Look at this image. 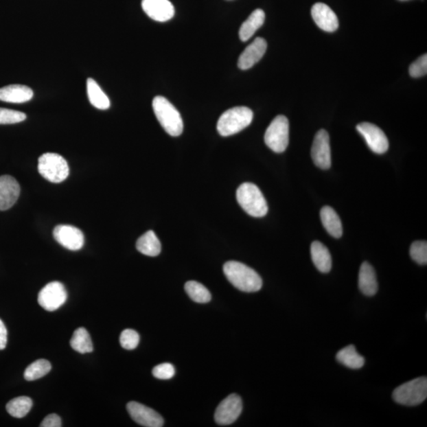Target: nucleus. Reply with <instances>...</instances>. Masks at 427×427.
I'll return each instance as SVG.
<instances>
[{
    "instance_id": "nucleus-37",
    "label": "nucleus",
    "mask_w": 427,
    "mask_h": 427,
    "mask_svg": "<svg viewBox=\"0 0 427 427\" xmlns=\"http://www.w3.org/2000/svg\"><path fill=\"white\" fill-rule=\"evenodd\" d=\"M400 1H407V0H400Z\"/></svg>"
},
{
    "instance_id": "nucleus-3",
    "label": "nucleus",
    "mask_w": 427,
    "mask_h": 427,
    "mask_svg": "<svg viewBox=\"0 0 427 427\" xmlns=\"http://www.w3.org/2000/svg\"><path fill=\"white\" fill-rule=\"evenodd\" d=\"M253 119L251 109L239 106L228 109L218 119L217 130L222 137H227L240 132L249 126Z\"/></svg>"
},
{
    "instance_id": "nucleus-12",
    "label": "nucleus",
    "mask_w": 427,
    "mask_h": 427,
    "mask_svg": "<svg viewBox=\"0 0 427 427\" xmlns=\"http://www.w3.org/2000/svg\"><path fill=\"white\" fill-rule=\"evenodd\" d=\"M54 237L62 247L71 250V251H78L84 246V234L80 229L73 226L59 225L56 227L54 231Z\"/></svg>"
},
{
    "instance_id": "nucleus-27",
    "label": "nucleus",
    "mask_w": 427,
    "mask_h": 427,
    "mask_svg": "<svg viewBox=\"0 0 427 427\" xmlns=\"http://www.w3.org/2000/svg\"><path fill=\"white\" fill-rule=\"evenodd\" d=\"M33 401L27 397H19L10 401L7 404L8 413L14 418H23L32 408Z\"/></svg>"
},
{
    "instance_id": "nucleus-18",
    "label": "nucleus",
    "mask_w": 427,
    "mask_h": 427,
    "mask_svg": "<svg viewBox=\"0 0 427 427\" xmlns=\"http://www.w3.org/2000/svg\"><path fill=\"white\" fill-rule=\"evenodd\" d=\"M34 97V91L24 85H9L0 88V101L9 103H25Z\"/></svg>"
},
{
    "instance_id": "nucleus-2",
    "label": "nucleus",
    "mask_w": 427,
    "mask_h": 427,
    "mask_svg": "<svg viewBox=\"0 0 427 427\" xmlns=\"http://www.w3.org/2000/svg\"><path fill=\"white\" fill-rule=\"evenodd\" d=\"M152 106L161 127L171 137H179L183 132L184 124L178 109L164 97L154 98Z\"/></svg>"
},
{
    "instance_id": "nucleus-9",
    "label": "nucleus",
    "mask_w": 427,
    "mask_h": 427,
    "mask_svg": "<svg viewBox=\"0 0 427 427\" xmlns=\"http://www.w3.org/2000/svg\"><path fill=\"white\" fill-rule=\"evenodd\" d=\"M357 131L365 139L373 152L382 154L387 152L389 143L382 130L371 123L364 122L357 125Z\"/></svg>"
},
{
    "instance_id": "nucleus-1",
    "label": "nucleus",
    "mask_w": 427,
    "mask_h": 427,
    "mask_svg": "<svg viewBox=\"0 0 427 427\" xmlns=\"http://www.w3.org/2000/svg\"><path fill=\"white\" fill-rule=\"evenodd\" d=\"M223 272L230 283L244 292H257L262 288L263 281L256 270L238 262H228Z\"/></svg>"
},
{
    "instance_id": "nucleus-31",
    "label": "nucleus",
    "mask_w": 427,
    "mask_h": 427,
    "mask_svg": "<svg viewBox=\"0 0 427 427\" xmlns=\"http://www.w3.org/2000/svg\"><path fill=\"white\" fill-rule=\"evenodd\" d=\"M27 119L24 113L0 108V124H13L23 122Z\"/></svg>"
},
{
    "instance_id": "nucleus-17",
    "label": "nucleus",
    "mask_w": 427,
    "mask_h": 427,
    "mask_svg": "<svg viewBox=\"0 0 427 427\" xmlns=\"http://www.w3.org/2000/svg\"><path fill=\"white\" fill-rule=\"evenodd\" d=\"M311 14L317 27L322 30L332 33L338 29L337 15L327 5L323 3H315L312 8Z\"/></svg>"
},
{
    "instance_id": "nucleus-8",
    "label": "nucleus",
    "mask_w": 427,
    "mask_h": 427,
    "mask_svg": "<svg viewBox=\"0 0 427 427\" xmlns=\"http://www.w3.org/2000/svg\"><path fill=\"white\" fill-rule=\"evenodd\" d=\"M67 293L65 286L60 282H51L41 289L38 303L47 311H55L66 303Z\"/></svg>"
},
{
    "instance_id": "nucleus-32",
    "label": "nucleus",
    "mask_w": 427,
    "mask_h": 427,
    "mask_svg": "<svg viewBox=\"0 0 427 427\" xmlns=\"http://www.w3.org/2000/svg\"><path fill=\"white\" fill-rule=\"evenodd\" d=\"M119 343L126 350H133L137 348L139 343V335L133 330H125L119 337Z\"/></svg>"
},
{
    "instance_id": "nucleus-4",
    "label": "nucleus",
    "mask_w": 427,
    "mask_h": 427,
    "mask_svg": "<svg viewBox=\"0 0 427 427\" xmlns=\"http://www.w3.org/2000/svg\"><path fill=\"white\" fill-rule=\"evenodd\" d=\"M237 200L239 205L248 215L255 218L267 215V201L256 185L248 182L242 184L237 190Z\"/></svg>"
},
{
    "instance_id": "nucleus-29",
    "label": "nucleus",
    "mask_w": 427,
    "mask_h": 427,
    "mask_svg": "<svg viewBox=\"0 0 427 427\" xmlns=\"http://www.w3.org/2000/svg\"><path fill=\"white\" fill-rule=\"evenodd\" d=\"M51 369V363L45 359H38L31 363L30 366L25 369L24 373V378L27 381H35L39 378H43L48 374Z\"/></svg>"
},
{
    "instance_id": "nucleus-36",
    "label": "nucleus",
    "mask_w": 427,
    "mask_h": 427,
    "mask_svg": "<svg viewBox=\"0 0 427 427\" xmlns=\"http://www.w3.org/2000/svg\"><path fill=\"white\" fill-rule=\"evenodd\" d=\"M8 343V330L4 323L0 319V350H3Z\"/></svg>"
},
{
    "instance_id": "nucleus-6",
    "label": "nucleus",
    "mask_w": 427,
    "mask_h": 427,
    "mask_svg": "<svg viewBox=\"0 0 427 427\" xmlns=\"http://www.w3.org/2000/svg\"><path fill=\"white\" fill-rule=\"evenodd\" d=\"M39 174L53 183H60L69 175V166L61 155L46 153L38 159Z\"/></svg>"
},
{
    "instance_id": "nucleus-34",
    "label": "nucleus",
    "mask_w": 427,
    "mask_h": 427,
    "mask_svg": "<svg viewBox=\"0 0 427 427\" xmlns=\"http://www.w3.org/2000/svg\"><path fill=\"white\" fill-rule=\"evenodd\" d=\"M154 377L161 380L173 378L175 375V369L170 363H163L153 369Z\"/></svg>"
},
{
    "instance_id": "nucleus-16",
    "label": "nucleus",
    "mask_w": 427,
    "mask_h": 427,
    "mask_svg": "<svg viewBox=\"0 0 427 427\" xmlns=\"http://www.w3.org/2000/svg\"><path fill=\"white\" fill-rule=\"evenodd\" d=\"M267 41L262 38H257L246 49L238 59V67L242 70L251 69L266 53Z\"/></svg>"
},
{
    "instance_id": "nucleus-23",
    "label": "nucleus",
    "mask_w": 427,
    "mask_h": 427,
    "mask_svg": "<svg viewBox=\"0 0 427 427\" xmlns=\"http://www.w3.org/2000/svg\"><path fill=\"white\" fill-rule=\"evenodd\" d=\"M137 249L146 256L154 257L160 254L161 244L154 232L149 231L138 239Z\"/></svg>"
},
{
    "instance_id": "nucleus-21",
    "label": "nucleus",
    "mask_w": 427,
    "mask_h": 427,
    "mask_svg": "<svg viewBox=\"0 0 427 427\" xmlns=\"http://www.w3.org/2000/svg\"><path fill=\"white\" fill-rule=\"evenodd\" d=\"M321 220L323 227L327 233L335 238H341L343 235V226L340 216L332 207L325 206L321 211Z\"/></svg>"
},
{
    "instance_id": "nucleus-28",
    "label": "nucleus",
    "mask_w": 427,
    "mask_h": 427,
    "mask_svg": "<svg viewBox=\"0 0 427 427\" xmlns=\"http://www.w3.org/2000/svg\"><path fill=\"white\" fill-rule=\"evenodd\" d=\"M187 295L197 303H207L211 299V295L205 286L196 281H189L185 286Z\"/></svg>"
},
{
    "instance_id": "nucleus-15",
    "label": "nucleus",
    "mask_w": 427,
    "mask_h": 427,
    "mask_svg": "<svg viewBox=\"0 0 427 427\" xmlns=\"http://www.w3.org/2000/svg\"><path fill=\"white\" fill-rule=\"evenodd\" d=\"M20 185L13 176H0V211H7L17 202L20 195Z\"/></svg>"
},
{
    "instance_id": "nucleus-33",
    "label": "nucleus",
    "mask_w": 427,
    "mask_h": 427,
    "mask_svg": "<svg viewBox=\"0 0 427 427\" xmlns=\"http://www.w3.org/2000/svg\"><path fill=\"white\" fill-rule=\"evenodd\" d=\"M427 73V55L421 56L409 67V74L413 78H420Z\"/></svg>"
},
{
    "instance_id": "nucleus-19",
    "label": "nucleus",
    "mask_w": 427,
    "mask_h": 427,
    "mask_svg": "<svg viewBox=\"0 0 427 427\" xmlns=\"http://www.w3.org/2000/svg\"><path fill=\"white\" fill-rule=\"evenodd\" d=\"M358 286L363 295L371 297L377 294L378 284L377 275L371 264L364 262L358 275Z\"/></svg>"
},
{
    "instance_id": "nucleus-22",
    "label": "nucleus",
    "mask_w": 427,
    "mask_h": 427,
    "mask_svg": "<svg viewBox=\"0 0 427 427\" xmlns=\"http://www.w3.org/2000/svg\"><path fill=\"white\" fill-rule=\"evenodd\" d=\"M264 21L265 13L264 10L262 9L255 10L242 25L240 30H239V38L242 41H247L251 38L254 34L262 27Z\"/></svg>"
},
{
    "instance_id": "nucleus-10",
    "label": "nucleus",
    "mask_w": 427,
    "mask_h": 427,
    "mask_svg": "<svg viewBox=\"0 0 427 427\" xmlns=\"http://www.w3.org/2000/svg\"><path fill=\"white\" fill-rule=\"evenodd\" d=\"M312 161L317 168L329 170L331 168V148L329 133L321 129L315 135L311 149Z\"/></svg>"
},
{
    "instance_id": "nucleus-5",
    "label": "nucleus",
    "mask_w": 427,
    "mask_h": 427,
    "mask_svg": "<svg viewBox=\"0 0 427 427\" xmlns=\"http://www.w3.org/2000/svg\"><path fill=\"white\" fill-rule=\"evenodd\" d=\"M427 397V379L426 377L415 378L400 385L394 390L393 398L395 402L405 406L419 405Z\"/></svg>"
},
{
    "instance_id": "nucleus-7",
    "label": "nucleus",
    "mask_w": 427,
    "mask_h": 427,
    "mask_svg": "<svg viewBox=\"0 0 427 427\" xmlns=\"http://www.w3.org/2000/svg\"><path fill=\"white\" fill-rule=\"evenodd\" d=\"M264 142L275 153H283L289 144V122L285 116L276 117L264 135Z\"/></svg>"
},
{
    "instance_id": "nucleus-35",
    "label": "nucleus",
    "mask_w": 427,
    "mask_h": 427,
    "mask_svg": "<svg viewBox=\"0 0 427 427\" xmlns=\"http://www.w3.org/2000/svg\"><path fill=\"white\" fill-rule=\"evenodd\" d=\"M41 427H60L61 419L59 415L56 414H51L46 416L43 423L40 425Z\"/></svg>"
},
{
    "instance_id": "nucleus-24",
    "label": "nucleus",
    "mask_w": 427,
    "mask_h": 427,
    "mask_svg": "<svg viewBox=\"0 0 427 427\" xmlns=\"http://www.w3.org/2000/svg\"><path fill=\"white\" fill-rule=\"evenodd\" d=\"M336 359L343 366L353 369H361L365 365L366 362L365 358L359 355L354 345H349L341 349L337 353Z\"/></svg>"
},
{
    "instance_id": "nucleus-20",
    "label": "nucleus",
    "mask_w": 427,
    "mask_h": 427,
    "mask_svg": "<svg viewBox=\"0 0 427 427\" xmlns=\"http://www.w3.org/2000/svg\"><path fill=\"white\" fill-rule=\"evenodd\" d=\"M310 253L315 267L322 273H330L332 269V257L325 244L317 241L312 242Z\"/></svg>"
},
{
    "instance_id": "nucleus-13",
    "label": "nucleus",
    "mask_w": 427,
    "mask_h": 427,
    "mask_svg": "<svg viewBox=\"0 0 427 427\" xmlns=\"http://www.w3.org/2000/svg\"><path fill=\"white\" fill-rule=\"evenodd\" d=\"M127 410L132 419L146 427H161L164 425L163 418L154 410L138 402H130Z\"/></svg>"
},
{
    "instance_id": "nucleus-30",
    "label": "nucleus",
    "mask_w": 427,
    "mask_h": 427,
    "mask_svg": "<svg viewBox=\"0 0 427 427\" xmlns=\"http://www.w3.org/2000/svg\"><path fill=\"white\" fill-rule=\"evenodd\" d=\"M411 257L421 265L427 264V243L426 241H417L411 244L410 248Z\"/></svg>"
},
{
    "instance_id": "nucleus-11",
    "label": "nucleus",
    "mask_w": 427,
    "mask_h": 427,
    "mask_svg": "<svg viewBox=\"0 0 427 427\" xmlns=\"http://www.w3.org/2000/svg\"><path fill=\"white\" fill-rule=\"evenodd\" d=\"M242 411V401L237 394H231L224 399L215 414V419L218 425H230L235 422Z\"/></svg>"
},
{
    "instance_id": "nucleus-26",
    "label": "nucleus",
    "mask_w": 427,
    "mask_h": 427,
    "mask_svg": "<svg viewBox=\"0 0 427 427\" xmlns=\"http://www.w3.org/2000/svg\"><path fill=\"white\" fill-rule=\"evenodd\" d=\"M70 343L71 347L80 354L91 353L93 350L91 336L84 327L75 331Z\"/></svg>"
},
{
    "instance_id": "nucleus-25",
    "label": "nucleus",
    "mask_w": 427,
    "mask_h": 427,
    "mask_svg": "<svg viewBox=\"0 0 427 427\" xmlns=\"http://www.w3.org/2000/svg\"><path fill=\"white\" fill-rule=\"evenodd\" d=\"M87 95L91 105L101 111H106L111 107V101L97 83L93 79L86 82Z\"/></svg>"
},
{
    "instance_id": "nucleus-14",
    "label": "nucleus",
    "mask_w": 427,
    "mask_h": 427,
    "mask_svg": "<svg viewBox=\"0 0 427 427\" xmlns=\"http://www.w3.org/2000/svg\"><path fill=\"white\" fill-rule=\"evenodd\" d=\"M142 8L150 19L157 22H168L174 16V5L169 0H143Z\"/></svg>"
}]
</instances>
